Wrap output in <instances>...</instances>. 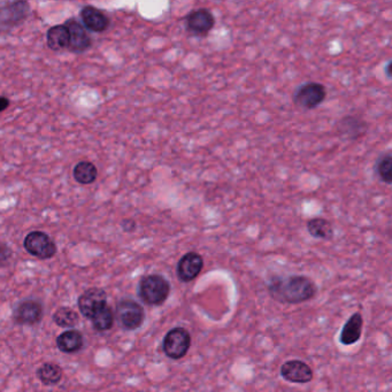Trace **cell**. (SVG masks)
<instances>
[{
  "mask_svg": "<svg viewBox=\"0 0 392 392\" xmlns=\"http://www.w3.org/2000/svg\"><path fill=\"white\" fill-rule=\"evenodd\" d=\"M267 288L268 293L274 300L291 305L308 302L318 293V286L314 281L304 275H290L286 277L274 275Z\"/></svg>",
  "mask_w": 392,
  "mask_h": 392,
  "instance_id": "obj_1",
  "label": "cell"
},
{
  "mask_svg": "<svg viewBox=\"0 0 392 392\" xmlns=\"http://www.w3.org/2000/svg\"><path fill=\"white\" fill-rule=\"evenodd\" d=\"M171 286L164 275L149 274L142 277L138 284V296L149 306H161L171 295Z\"/></svg>",
  "mask_w": 392,
  "mask_h": 392,
  "instance_id": "obj_2",
  "label": "cell"
},
{
  "mask_svg": "<svg viewBox=\"0 0 392 392\" xmlns=\"http://www.w3.org/2000/svg\"><path fill=\"white\" fill-rule=\"evenodd\" d=\"M191 338L190 333L187 328L175 327L166 333L162 341V351L167 358L171 360H180L188 355L190 350Z\"/></svg>",
  "mask_w": 392,
  "mask_h": 392,
  "instance_id": "obj_3",
  "label": "cell"
},
{
  "mask_svg": "<svg viewBox=\"0 0 392 392\" xmlns=\"http://www.w3.org/2000/svg\"><path fill=\"white\" fill-rule=\"evenodd\" d=\"M116 317L123 329L133 331L142 327L145 321V311L134 299L123 298L116 304Z\"/></svg>",
  "mask_w": 392,
  "mask_h": 392,
  "instance_id": "obj_4",
  "label": "cell"
},
{
  "mask_svg": "<svg viewBox=\"0 0 392 392\" xmlns=\"http://www.w3.org/2000/svg\"><path fill=\"white\" fill-rule=\"evenodd\" d=\"M327 98V89L319 82H305L297 87L293 94V102L302 109H317Z\"/></svg>",
  "mask_w": 392,
  "mask_h": 392,
  "instance_id": "obj_5",
  "label": "cell"
},
{
  "mask_svg": "<svg viewBox=\"0 0 392 392\" xmlns=\"http://www.w3.org/2000/svg\"><path fill=\"white\" fill-rule=\"evenodd\" d=\"M23 245L29 255L41 260L54 258L56 253L54 240L44 231H35L29 233L25 236Z\"/></svg>",
  "mask_w": 392,
  "mask_h": 392,
  "instance_id": "obj_6",
  "label": "cell"
},
{
  "mask_svg": "<svg viewBox=\"0 0 392 392\" xmlns=\"http://www.w3.org/2000/svg\"><path fill=\"white\" fill-rule=\"evenodd\" d=\"M184 25L188 32L205 36L214 28L215 16L209 8H197L184 18Z\"/></svg>",
  "mask_w": 392,
  "mask_h": 392,
  "instance_id": "obj_7",
  "label": "cell"
},
{
  "mask_svg": "<svg viewBox=\"0 0 392 392\" xmlns=\"http://www.w3.org/2000/svg\"><path fill=\"white\" fill-rule=\"evenodd\" d=\"M78 308L85 318H94L97 312L107 305V293L100 288H90L85 290L81 296L78 297Z\"/></svg>",
  "mask_w": 392,
  "mask_h": 392,
  "instance_id": "obj_8",
  "label": "cell"
},
{
  "mask_svg": "<svg viewBox=\"0 0 392 392\" xmlns=\"http://www.w3.org/2000/svg\"><path fill=\"white\" fill-rule=\"evenodd\" d=\"M204 268L202 255L195 251L185 253L180 257L176 267V275L178 280L183 283H190L200 276Z\"/></svg>",
  "mask_w": 392,
  "mask_h": 392,
  "instance_id": "obj_9",
  "label": "cell"
},
{
  "mask_svg": "<svg viewBox=\"0 0 392 392\" xmlns=\"http://www.w3.org/2000/svg\"><path fill=\"white\" fill-rule=\"evenodd\" d=\"M29 4L25 1L8 3L0 7V32H5L20 25L28 16Z\"/></svg>",
  "mask_w": 392,
  "mask_h": 392,
  "instance_id": "obj_10",
  "label": "cell"
},
{
  "mask_svg": "<svg viewBox=\"0 0 392 392\" xmlns=\"http://www.w3.org/2000/svg\"><path fill=\"white\" fill-rule=\"evenodd\" d=\"M280 374L284 381L295 384H306L314 377L311 366L302 360L286 361L281 366Z\"/></svg>",
  "mask_w": 392,
  "mask_h": 392,
  "instance_id": "obj_11",
  "label": "cell"
},
{
  "mask_svg": "<svg viewBox=\"0 0 392 392\" xmlns=\"http://www.w3.org/2000/svg\"><path fill=\"white\" fill-rule=\"evenodd\" d=\"M44 308L36 299H25L20 302L14 311V321L20 326H35L43 319Z\"/></svg>",
  "mask_w": 392,
  "mask_h": 392,
  "instance_id": "obj_12",
  "label": "cell"
},
{
  "mask_svg": "<svg viewBox=\"0 0 392 392\" xmlns=\"http://www.w3.org/2000/svg\"><path fill=\"white\" fill-rule=\"evenodd\" d=\"M65 25L69 32V50L76 54H82L90 49L92 41L80 22L71 19L66 22Z\"/></svg>",
  "mask_w": 392,
  "mask_h": 392,
  "instance_id": "obj_13",
  "label": "cell"
},
{
  "mask_svg": "<svg viewBox=\"0 0 392 392\" xmlns=\"http://www.w3.org/2000/svg\"><path fill=\"white\" fill-rule=\"evenodd\" d=\"M364 329V318L360 313H353L343 326L339 333V343L342 345H353L360 341Z\"/></svg>",
  "mask_w": 392,
  "mask_h": 392,
  "instance_id": "obj_14",
  "label": "cell"
},
{
  "mask_svg": "<svg viewBox=\"0 0 392 392\" xmlns=\"http://www.w3.org/2000/svg\"><path fill=\"white\" fill-rule=\"evenodd\" d=\"M80 16L85 28L94 32H105L111 23L106 14L94 6L83 7Z\"/></svg>",
  "mask_w": 392,
  "mask_h": 392,
  "instance_id": "obj_15",
  "label": "cell"
},
{
  "mask_svg": "<svg viewBox=\"0 0 392 392\" xmlns=\"http://www.w3.org/2000/svg\"><path fill=\"white\" fill-rule=\"evenodd\" d=\"M56 346L63 353H78L85 346V337L80 330H66L56 337Z\"/></svg>",
  "mask_w": 392,
  "mask_h": 392,
  "instance_id": "obj_16",
  "label": "cell"
},
{
  "mask_svg": "<svg viewBox=\"0 0 392 392\" xmlns=\"http://www.w3.org/2000/svg\"><path fill=\"white\" fill-rule=\"evenodd\" d=\"M47 47L51 50L60 51L68 49L69 32L65 25H58L51 27L47 32Z\"/></svg>",
  "mask_w": 392,
  "mask_h": 392,
  "instance_id": "obj_17",
  "label": "cell"
},
{
  "mask_svg": "<svg viewBox=\"0 0 392 392\" xmlns=\"http://www.w3.org/2000/svg\"><path fill=\"white\" fill-rule=\"evenodd\" d=\"M306 228L310 235L317 240H330L333 238V224L327 219L313 218L308 220Z\"/></svg>",
  "mask_w": 392,
  "mask_h": 392,
  "instance_id": "obj_18",
  "label": "cell"
},
{
  "mask_svg": "<svg viewBox=\"0 0 392 392\" xmlns=\"http://www.w3.org/2000/svg\"><path fill=\"white\" fill-rule=\"evenodd\" d=\"M37 377L45 386H56L63 380V368L54 362H44L37 369Z\"/></svg>",
  "mask_w": 392,
  "mask_h": 392,
  "instance_id": "obj_19",
  "label": "cell"
},
{
  "mask_svg": "<svg viewBox=\"0 0 392 392\" xmlns=\"http://www.w3.org/2000/svg\"><path fill=\"white\" fill-rule=\"evenodd\" d=\"M116 321V315L113 312L112 307L107 304L105 307L102 308L99 312H97L94 318L91 319L92 327L98 333H105L112 329Z\"/></svg>",
  "mask_w": 392,
  "mask_h": 392,
  "instance_id": "obj_20",
  "label": "cell"
},
{
  "mask_svg": "<svg viewBox=\"0 0 392 392\" xmlns=\"http://www.w3.org/2000/svg\"><path fill=\"white\" fill-rule=\"evenodd\" d=\"M73 175L78 183L80 184H91L94 183L98 176V169L96 166L90 161L78 162L75 166Z\"/></svg>",
  "mask_w": 392,
  "mask_h": 392,
  "instance_id": "obj_21",
  "label": "cell"
},
{
  "mask_svg": "<svg viewBox=\"0 0 392 392\" xmlns=\"http://www.w3.org/2000/svg\"><path fill=\"white\" fill-rule=\"evenodd\" d=\"M375 174L381 182L391 184L392 182V156L386 152L381 154L375 162Z\"/></svg>",
  "mask_w": 392,
  "mask_h": 392,
  "instance_id": "obj_22",
  "label": "cell"
},
{
  "mask_svg": "<svg viewBox=\"0 0 392 392\" xmlns=\"http://www.w3.org/2000/svg\"><path fill=\"white\" fill-rule=\"evenodd\" d=\"M78 312L71 307H60L54 313V322L61 328H73L78 324Z\"/></svg>",
  "mask_w": 392,
  "mask_h": 392,
  "instance_id": "obj_23",
  "label": "cell"
},
{
  "mask_svg": "<svg viewBox=\"0 0 392 392\" xmlns=\"http://www.w3.org/2000/svg\"><path fill=\"white\" fill-rule=\"evenodd\" d=\"M360 122V118H355V116H346L339 122L338 130L342 133L343 136H346L349 140H357L366 133L365 130L355 129V125H358Z\"/></svg>",
  "mask_w": 392,
  "mask_h": 392,
  "instance_id": "obj_24",
  "label": "cell"
},
{
  "mask_svg": "<svg viewBox=\"0 0 392 392\" xmlns=\"http://www.w3.org/2000/svg\"><path fill=\"white\" fill-rule=\"evenodd\" d=\"M11 258H12V250L10 249V246L0 242V266L7 264Z\"/></svg>",
  "mask_w": 392,
  "mask_h": 392,
  "instance_id": "obj_25",
  "label": "cell"
},
{
  "mask_svg": "<svg viewBox=\"0 0 392 392\" xmlns=\"http://www.w3.org/2000/svg\"><path fill=\"white\" fill-rule=\"evenodd\" d=\"M121 227L125 233H133L136 229V222L131 219H125L121 222Z\"/></svg>",
  "mask_w": 392,
  "mask_h": 392,
  "instance_id": "obj_26",
  "label": "cell"
},
{
  "mask_svg": "<svg viewBox=\"0 0 392 392\" xmlns=\"http://www.w3.org/2000/svg\"><path fill=\"white\" fill-rule=\"evenodd\" d=\"M11 102L6 97L0 96V113L4 112L5 109H8Z\"/></svg>",
  "mask_w": 392,
  "mask_h": 392,
  "instance_id": "obj_27",
  "label": "cell"
},
{
  "mask_svg": "<svg viewBox=\"0 0 392 392\" xmlns=\"http://www.w3.org/2000/svg\"><path fill=\"white\" fill-rule=\"evenodd\" d=\"M390 67H391V63H390V61H389V63H386V75H388V76H389V78H390V74H391V73H390Z\"/></svg>",
  "mask_w": 392,
  "mask_h": 392,
  "instance_id": "obj_28",
  "label": "cell"
}]
</instances>
